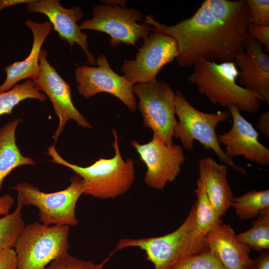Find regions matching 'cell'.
Instances as JSON below:
<instances>
[{
    "label": "cell",
    "mask_w": 269,
    "mask_h": 269,
    "mask_svg": "<svg viewBox=\"0 0 269 269\" xmlns=\"http://www.w3.org/2000/svg\"><path fill=\"white\" fill-rule=\"evenodd\" d=\"M144 16L151 31L161 32L176 42L177 63L189 68L205 61H234L249 37V11L246 0H205L194 14L174 25Z\"/></svg>",
    "instance_id": "cell-1"
},
{
    "label": "cell",
    "mask_w": 269,
    "mask_h": 269,
    "mask_svg": "<svg viewBox=\"0 0 269 269\" xmlns=\"http://www.w3.org/2000/svg\"><path fill=\"white\" fill-rule=\"evenodd\" d=\"M112 146L115 155L111 158L100 157L92 164L81 167L62 158L55 145L48 148L47 154L53 162L72 169L82 179L84 194L100 199L114 198L124 194L135 179L134 162L129 158L124 160L121 154L116 130H113Z\"/></svg>",
    "instance_id": "cell-2"
},
{
    "label": "cell",
    "mask_w": 269,
    "mask_h": 269,
    "mask_svg": "<svg viewBox=\"0 0 269 269\" xmlns=\"http://www.w3.org/2000/svg\"><path fill=\"white\" fill-rule=\"evenodd\" d=\"M196 208L195 202L185 221L172 233L160 237L122 239L116 251L139 248L154 269H172L188 257L209 249L205 236L196 227Z\"/></svg>",
    "instance_id": "cell-3"
},
{
    "label": "cell",
    "mask_w": 269,
    "mask_h": 269,
    "mask_svg": "<svg viewBox=\"0 0 269 269\" xmlns=\"http://www.w3.org/2000/svg\"><path fill=\"white\" fill-rule=\"evenodd\" d=\"M238 74L234 61H205L194 66L188 79L212 103L228 108L235 106L240 111L256 113L261 109V99L255 93L237 84Z\"/></svg>",
    "instance_id": "cell-4"
},
{
    "label": "cell",
    "mask_w": 269,
    "mask_h": 269,
    "mask_svg": "<svg viewBox=\"0 0 269 269\" xmlns=\"http://www.w3.org/2000/svg\"><path fill=\"white\" fill-rule=\"evenodd\" d=\"M176 115L178 118L173 132V137L179 139L185 149L193 148L194 140L207 149H211L226 165L246 174L244 167L236 165L220 146L216 128L218 124L226 121L231 115L228 111L207 113L195 108L186 100L181 92L175 91Z\"/></svg>",
    "instance_id": "cell-5"
},
{
    "label": "cell",
    "mask_w": 269,
    "mask_h": 269,
    "mask_svg": "<svg viewBox=\"0 0 269 269\" xmlns=\"http://www.w3.org/2000/svg\"><path fill=\"white\" fill-rule=\"evenodd\" d=\"M70 227L34 222L24 226L15 244L16 269H45L68 252Z\"/></svg>",
    "instance_id": "cell-6"
},
{
    "label": "cell",
    "mask_w": 269,
    "mask_h": 269,
    "mask_svg": "<svg viewBox=\"0 0 269 269\" xmlns=\"http://www.w3.org/2000/svg\"><path fill=\"white\" fill-rule=\"evenodd\" d=\"M70 184L62 190L45 193L28 182H20L11 187L17 192V204L33 205L39 211V221L46 225L75 227L79 221L75 213L76 205L84 194L81 178L72 176Z\"/></svg>",
    "instance_id": "cell-7"
},
{
    "label": "cell",
    "mask_w": 269,
    "mask_h": 269,
    "mask_svg": "<svg viewBox=\"0 0 269 269\" xmlns=\"http://www.w3.org/2000/svg\"><path fill=\"white\" fill-rule=\"evenodd\" d=\"M93 16L83 20L80 25L81 30H93L109 34L110 45L117 46L122 43L135 45L150 33L151 26L144 21V16L134 8L120 5L97 4L93 9Z\"/></svg>",
    "instance_id": "cell-8"
},
{
    "label": "cell",
    "mask_w": 269,
    "mask_h": 269,
    "mask_svg": "<svg viewBox=\"0 0 269 269\" xmlns=\"http://www.w3.org/2000/svg\"><path fill=\"white\" fill-rule=\"evenodd\" d=\"M139 99L138 108L143 124L167 143H173V132L177 123L175 93L165 82L155 80L133 86Z\"/></svg>",
    "instance_id": "cell-9"
},
{
    "label": "cell",
    "mask_w": 269,
    "mask_h": 269,
    "mask_svg": "<svg viewBox=\"0 0 269 269\" xmlns=\"http://www.w3.org/2000/svg\"><path fill=\"white\" fill-rule=\"evenodd\" d=\"M143 40L134 60H124L121 72L132 84L156 80L160 70L178 55L175 40L161 32L151 31Z\"/></svg>",
    "instance_id": "cell-10"
},
{
    "label": "cell",
    "mask_w": 269,
    "mask_h": 269,
    "mask_svg": "<svg viewBox=\"0 0 269 269\" xmlns=\"http://www.w3.org/2000/svg\"><path fill=\"white\" fill-rule=\"evenodd\" d=\"M131 144L146 165L145 183L154 189L162 190L167 182L173 181L185 160L182 146L168 144L154 134L146 143L140 144L134 140Z\"/></svg>",
    "instance_id": "cell-11"
},
{
    "label": "cell",
    "mask_w": 269,
    "mask_h": 269,
    "mask_svg": "<svg viewBox=\"0 0 269 269\" xmlns=\"http://www.w3.org/2000/svg\"><path fill=\"white\" fill-rule=\"evenodd\" d=\"M97 66L82 65L75 69L74 75L80 95L89 99L100 92H106L120 99L131 112L136 110L134 85L124 76L116 73L104 54L96 59Z\"/></svg>",
    "instance_id": "cell-12"
},
{
    "label": "cell",
    "mask_w": 269,
    "mask_h": 269,
    "mask_svg": "<svg viewBox=\"0 0 269 269\" xmlns=\"http://www.w3.org/2000/svg\"><path fill=\"white\" fill-rule=\"evenodd\" d=\"M47 57V51L41 49L38 75L33 81L38 90L43 91L50 99L59 118L58 128L53 135L56 143L69 120L75 121L82 128H91V126L73 104L70 85L51 66Z\"/></svg>",
    "instance_id": "cell-13"
},
{
    "label": "cell",
    "mask_w": 269,
    "mask_h": 269,
    "mask_svg": "<svg viewBox=\"0 0 269 269\" xmlns=\"http://www.w3.org/2000/svg\"><path fill=\"white\" fill-rule=\"evenodd\" d=\"M27 9L30 12L45 15L59 37L68 42L71 47L75 43L80 46L86 56V63L95 66L96 59L89 50L88 35L77 23L84 15L80 6L67 8L58 0H32L27 4Z\"/></svg>",
    "instance_id": "cell-14"
},
{
    "label": "cell",
    "mask_w": 269,
    "mask_h": 269,
    "mask_svg": "<svg viewBox=\"0 0 269 269\" xmlns=\"http://www.w3.org/2000/svg\"><path fill=\"white\" fill-rule=\"evenodd\" d=\"M228 109L233 119L232 127L227 133L217 134L219 143L225 145V154L231 159L243 156L258 164L268 165L269 149L259 140L257 131L236 106Z\"/></svg>",
    "instance_id": "cell-15"
},
{
    "label": "cell",
    "mask_w": 269,
    "mask_h": 269,
    "mask_svg": "<svg viewBox=\"0 0 269 269\" xmlns=\"http://www.w3.org/2000/svg\"><path fill=\"white\" fill-rule=\"evenodd\" d=\"M240 85L257 94L269 104V56L262 43L249 36L245 47L234 61Z\"/></svg>",
    "instance_id": "cell-16"
},
{
    "label": "cell",
    "mask_w": 269,
    "mask_h": 269,
    "mask_svg": "<svg viewBox=\"0 0 269 269\" xmlns=\"http://www.w3.org/2000/svg\"><path fill=\"white\" fill-rule=\"evenodd\" d=\"M25 24L32 32L31 50L24 60L14 62L4 67L6 76L0 85V93L10 90L21 80L29 79L33 81L38 76L41 48L50 34L52 26L48 21L39 23L30 19H27Z\"/></svg>",
    "instance_id": "cell-17"
},
{
    "label": "cell",
    "mask_w": 269,
    "mask_h": 269,
    "mask_svg": "<svg viewBox=\"0 0 269 269\" xmlns=\"http://www.w3.org/2000/svg\"><path fill=\"white\" fill-rule=\"evenodd\" d=\"M230 224L222 223L206 235L209 249L227 269H247L251 249L239 242Z\"/></svg>",
    "instance_id": "cell-18"
},
{
    "label": "cell",
    "mask_w": 269,
    "mask_h": 269,
    "mask_svg": "<svg viewBox=\"0 0 269 269\" xmlns=\"http://www.w3.org/2000/svg\"><path fill=\"white\" fill-rule=\"evenodd\" d=\"M228 167L206 157L199 161V178L208 197L220 217L231 206L234 197L227 180Z\"/></svg>",
    "instance_id": "cell-19"
},
{
    "label": "cell",
    "mask_w": 269,
    "mask_h": 269,
    "mask_svg": "<svg viewBox=\"0 0 269 269\" xmlns=\"http://www.w3.org/2000/svg\"><path fill=\"white\" fill-rule=\"evenodd\" d=\"M21 119H16L0 128V191L4 178L15 168L35 165L33 159L23 156L16 143L15 132Z\"/></svg>",
    "instance_id": "cell-20"
},
{
    "label": "cell",
    "mask_w": 269,
    "mask_h": 269,
    "mask_svg": "<svg viewBox=\"0 0 269 269\" xmlns=\"http://www.w3.org/2000/svg\"><path fill=\"white\" fill-rule=\"evenodd\" d=\"M27 99H35L43 102L47 97L40 92L31 80L16 84L10 90L0 93V116L11 114L14 107Z\"/></svg>",
    "instance_id": "cell-21"
},
{
    "label": "cell",
    "mask_w": 269,
    "mask_h": 269,
    "mask_svg": "<svg viewBox=\"0 0 269 269\" xmlns=\"http://www.w3.org/2000/svg\"><path fill=\"white\" fill-rule=\"evenodd\" d=\"M195 193L197 197L196 225L200 233L205 236L223 223V221L211 203L203 184L198 180Z\"/></svg>",
    "instance_id": "cell-22"
},
{
    "label": "cell",
    "mask_w": 269,
    "mask_h": 269,
    "mask_svg": "<svg viewBox=\"0 0 269 269\" xmlns=\"http://www.w3.org/2000/svg\"><path fill=\"white\" fill-rule=\"evenodd\" d=\"M231 206L241 220L257 218L261 210L269 208V190L247 191L241 196L234 197Z\"/></svg>",
    "instance_id": "cell-23"
},
{
    "label": "cell",
    "mask_w": 269,
    "mask_h": 269,
    "mask_svg": "<svg viewBox=\"0 0 269 269\" xmlns=\"http://www.w3.org/2000/svg\"><path fill=\"white\" fill-rule=\"evenodd\" d=\"M249 230L236 235L237 239L256 251L269 249V208L261 210Z\"/></svg>",
    "instance_id": "cell-24"
},
{
    "label": "cell",
    "mask_w": 269,
    "mask_h": 269,
    "mask_svg": "<svg viewBox=\"0 0 269 269\" xmlns=\"http://www.w3.org/2000/svg\"><path fill=\"white\" fill-rule=\"evenodd\" d=\"M22 207L17 204L13 212L0 218V249L14 248L25 226Z\"/></svg>",
    "instance_id": "cell-25"
},
{
    "label": "cell",
    "mask_w": 269,
    "mask_h": 269,
    "mask_svg": "<svg viewBox=\"0 0 269 269\" xmlns=\"http://www.w3.org/2000/svg\"><path fill=\"white\" fill-rule=\"evenodd\" d=\"M172 269H227L209 249L192 255Z\"/></svg>",
    "instance_id": "cell-26"
},
{
    "label": "cell",
    "mask_w": 269,
    "mask_h": 269,
    "mask_svg": "<svg viewBox=\"0 0 269 269\" xmlns=\"http://www.w3.org/2000/svg\"><path fill=\"white\" fill-rule=\"evenodd\" d=\"M110 257L109 255L103 262L96 264L90 261L74 257L66 252L52 261L45 269H103Z\"/></svg>",
    "instance_id": "cell-27"
},
{
    "label": "cell",
    "mask_w": 269,
    "mask_h": 269,
    "mask_svg": "<svg viewBox=\"0 0 269 269\" xmlns=\"http://www.w3.org/2000/svg\"><path fill=\"white\" fill-rule=\"evenodd\" d=\"M250 24L269 26V0H246Z\"/></svg>",
    "instance_id": "cell-28"
},
{
    "label": "cell",
    "mask_w": 269,
    "mask_h": 269,
    "mask_svg": "<svg viewBox=\"0 0 269 269\" xmlns=\"http://www.w3.org/2000/svg\"><path fill=\"white\" fill-rule=\"evenodd\" d=\"M248 32L249 36L256 39L265 47L266 51H269V26H260L250 24Z\"/></svg>",
    "instance_id": "cell-29"
},
{
    "label": "cell",
    "mask_w": 269,
    "mask_h": 269,
    "mask_svg": "<svg viewBox=\"0 0 269 269\" xmlns=\"http://www.w3.org/2000/svg\"><path fill=\"white\" fill-rule=\"evenodd\" d=\"M16 252L10 248L0 249V269H16Z\"/></svg>",
    "instance_id": "cell-30"
},
{
    "label": "cell",
    "mask_w": 269,
    "mask_h": 269,
    "mask_svg": "<svg viewBox=\"0 0 269 269\" xmlns=\"http://www.w3.org/2000/svg\"><path fill=\"white\" fill-rule=\"evenodd\" d=\"M260 253L258 257L252 259L247 269H269V249Z\"/></svg>",
    "instance_id": "cell-31"
},
{
    "label": "cell",
    "mask_w": 269,
    "mask_h": 269,
    "mask_svg": "<svg viewBox=\"0 0 269 269\" xmlns=\"http://www.w3.org/2000/svg\"><path fill=\"white\" fill-rule=\"evenodd\" d=\"M257 127L258 130L268 139L269 138V111L262 113L258 118Z\"/></svg>",
    "instance_id": "cell-32"
},
{
    "label": "cell",
    "mask_w": 269,
    "mask_h": 269,
    "mask_svg": "<svg viewBox=\"0 0 269 269\" xmlns=\"http://www.w3.org/2000/svg\"><path fill=\"white\" fill-rule=\"evenodd\" d=\"M13 203V197L9 194L0 197V215L4 216L8 214Z\"/></svg>",
    "instance_id": "cell-33"
},
{
    "label": "cell",
    "mask_w": 269,
    "mask_h": 269,
    "mask_svg": "<svg viewBox=\"0 0 269 269\" xmlns=\"http://www.w3.org/2000/svg\"><path fill=\"white\" fill-rule=\"evenodd\" d=\"M32 0H0V11L4 8L22 3H28Z\"/></svg>",
    "instance_id": "cell-34"
},
{
    "label": "cell",
    "mask_w": 269,
    "mask_h": 269,
    "mask_svg": "<svg viewBox=\"0 0 269 269\" xmlns=\"http://www.w3.org/2000/svg\"><path fill=\"white\" fill-rule=\"evenodd\" d=\"M102 2L105 4L111 5H120L123 7H126L125 0H101Z\"/></svg>",
    "instance_id": "cell-35"
}]
</instances>
